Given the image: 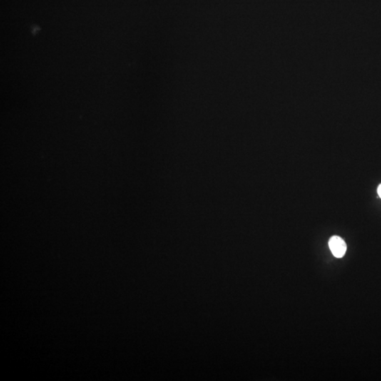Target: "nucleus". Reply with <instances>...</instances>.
Listing matches in <instances>:
<instances>
[{
  "label": "nucleus",
  "mask_w": 381,
  "mask_h": 381,
  "mask_svg": "<svg viewBox=\"0 0 381 381\" xmlns=\"http://www.w3.org/2000/svg\"><path fill=\"white\" fill-rule=\"evenodd\" d=\"M329 247L334 256L342 258L347 251V245L345 241L338 236H333L329 240Z\"/></svg>",
  "instance_id": "obj_1"
},
{
  "label": "nucleus",
  "mask_w": 381,
  "mask_h": 381,
  "mask_svg": "<svg viewBox=\"0 0 381 381\" xmlns=\"http://www.w3.org/2000/svg\"><path fill=\"white\" fill-rule=\"evenodd\" d=\"M378 193H379V195L381 198V184L379 185V187H378Z\"/></svg>",
  "instance_id": "obj_2"
}]
</instances>
